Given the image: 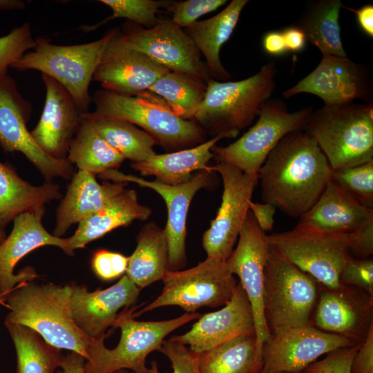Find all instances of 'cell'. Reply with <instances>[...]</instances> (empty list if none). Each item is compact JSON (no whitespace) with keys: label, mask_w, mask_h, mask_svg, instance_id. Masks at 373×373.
I'll return each instance as SVG.
<instances>
[{"label":"cell","mask_w":373,"mask_h":373,"mask_svg":"<svg viewBox=\"0 0 373 373\" xmlns=\"http://www.w3.org/2000/svg\"><path fill=\"white\" fill-rule=\"evenodd\" d=\"M300 93L314 95L325 106L345 104L356 99L370 103L373 99L372 79L365 65L347 57L322 54L317 67L282 95L290 98Z\"/></svg>","instance_id":"cell-15"},{"label":"cell","mask_w":373,"mask_h":373,"mask_svg":"<svg viewBox=\"0 0 373 373\" xmlns=\"http://www.w3.org/2000/svg\"><path fill=\"white\" fill-rule=\"evenodd\" d=\"M170 71L144 53L131 47L115 27L93 79L104 90L128 96H140Z\"/></svg>","instance_id":"cell-17"},{"label":"cell","mask_w":373,"mask_h":373,"mask_svg":"<svg viewBox=\"0 0 373 373\" xmlns=\"http://www.w3.org/2000/svg\"><path fill=\"white\" fill-rule=\"evenodd\" d=\"M264 50L274 56H280L287 52L282 31L271 30L267 32L262 38Z\"/></svg>","instance_id":"cell-50"},{"label":"cell","mask_w":373,"mask_h":373,"mask_svg":"<svg viewBox=\"0 0 373 373\" xmlns=\"http://www.w3.org/2000/svg\"><path fill=\"white\" fill-rule=\"evenodd\" d=\"M160 295L135 314L139 316L158 307H180L193 313L202 307H218L231 299L238 282L228 269L226 261L207 258L186 270H169L162 278Z\"/></svg>","instance_id":"cell-11"},{"label":"cell","mask_w":373,"mask_h":373,"mask_svg":"<svg viewBox=\"0 0 373 373\" xmlns=\"http://www.w3.org/2000/svg\"><path fill=\"white\" fill-rule=\"evenodd\" d=\"M294 373H308L307 372H305V370L304 371H302V372H294Z\"/></svg>","instance_id":"cell-57"},{"label":"cell","mask_w":373,"mask_h":373,"mask_svg":"<svg viewBox=\"0 0 373 373\" xmlns=\"http://www.w3.org/2000/svg\"><path fill=\"white\" fill-rule=\"evenodd\" d=\"M151 213L149 207L139 203L135 190L124 189L99 211L78 223L74 234L67 238V255L73 256L75 249L85 247L117 227L135 220L148 219Z\"/></svg>","instance_id":"cell-27"},{"label":"cell","mask_w":373,"mask_h":373,"mask_svg":"<svg viewBox=\"0 0 373 373\" xmlns=\"http://www.w3.org/2000/svg\"><path fill=\"white\" fill-rule=\"evenodd\" d=\"M61 197L59 186L45 182L35 186L22 179L8 163L0 162V231L19 215Z\"/></svg>","instance_id":"cell-30"},{"label":"cell","mask_w":373,"mask_h":373,"mask_svg":"<svg viewBox=\"0 0 373 373\" xmlns=\"http://www.w3.org/2000/svg\"><path fill=\"white\" fill-rule=\"evenodd\" d=\"M70 306L73 319L81 331L91 339L106 337L113 326L118 311L137 300L140 289L126 275L113 286L89 291L86 287L70 285Z\"/></svg>","instance_id":"cell-22"},{"label":"cell","mask_w":373,"mask_h":373,"mask_svg":"<svg viewBox=\"0 0 373 373\" xmlns=\"http://www.w3.org/2000/svg\"><path fill=\"white\" fill-rule=\"evenodd\" d=\"M115 29L97 40L77 45H56L38 37L35 47L11 68L19 71L35 70L52 77L67 90L81 112L87 113L92 102L89 86Z\"/></svg>","instance_id":"cell-7"},{"label":"cell","mask_w":373,"mask_h":373,"mask_svg":"<svg viewBox=\"0 0 373 373\" xmlns=\"http://www.w3.org/2000/svg\"><path fill=\"white\" fill-rule=\"evenodd\" d=\"M171 363L173 373H200L197 354L181 343L164 340L159 350ZM148 373H159L156 361L151 363Z\"/></svg>","instance_id":"cell-42"},{"label":"cell","mask_w":373,"mask_h":373,"mask_svg":"<svg viewBox=\"0 0 373 373\" xmlns=\"http://www.w3.org/2000/svg\"><path fill=\"white\" fill-rule=\"evenodd\" d=\"M360 345L332 351L323 359L310 364L305 371L308 373H351L352 361Z\"/></svg>","instance_id":"cell-45"},{"label":"cell","mask_w":373,"mask_h":373,"mask_svg":"<svg viewBox=\"0 0 373 373\" xmlns=\"http://www.w3.org/2000/svg\"><path fill=\"white\" fill-rule=\"evenodd\" d=\"M85 358L76 352H71L64 356L59 373H84Z\"/></svg>","instance_id":"cell-52"},{"label":"cell","mask_w":373,"mask_h":373,"mask_svg":"<svg viewBox=\"0 0 373 373\" xmlns=\"http://www.w3.org/2000/svg\"><path fill=\"white\" fill-rule=\"evenodd\" d=\"M32 113L30 103L19 92L8 74L0 76V146L6 153H21L40 172L46 182L56 178L71 179L73 164L44 153L34 141L26 124Z\"/></svg>","instance_id":"cell-12"},{"label":"cell","mask_w":373,"mask_h":373,"mask_svg":"<svg viewBox=\"0 0 373 373\" xmlns=\"http://www.w3.org/2000/svg\"><path fill=\"white\" fill-rule=\"evenodd\" d=\"M340 283L359 288L373 296V260L351 258L344 265Z\"/></svg>","instance_id":"cell-43"},{"label":"cell","mask_w":373,"mask_h":373,"mask_svg":"<svg viewBox=\"0 0 373 373\" xmlns=\"http://www.w3.org/2000/svg\"><path fill=\"white\" fill-rule=\"evenodd\" d=\"M17 353V373H54L64 355L61 349L46 343L32 329L5 323Z\"/></svg>","instance_id":"cell-36"},{"label":"cell","mask_w":373,"mask_h":373,"mask_svg":"<svg viewBox=\"0 0 373 373\" xmlns=\"http://www.w3.org/2000/svg\"><path fill=\"white\" fill-rule=\"evenodd\" d=\"M238 133H222L195 146L164 154H155L149 159L133 163L132 168L144 176H154L155 180L170 185L189 181L195 171H213L207 164L213 157L211 148L224 138H234ZM214 172V171H213Z\"/></svg>","instance_id":"cell-28"},{"label":"cell","mask_w":373,"mask_h":373,"mask_svg":"<svg viewBox=\"0 0 373 373\" xmlns=\"http://www.w3.org/2000/svg\"><path fill=\"white\" fill-rule=\"evenodd\" d=\"M372 219V209L361 204L330 180L298 223L324 232L347 233Z\"/></svg>","instance_id":"cell-26"},{"label":"cell","mask_w":373,"mask_h":373,"mask_svg":"<svg viewBox=\"0 0 373 373\" xmlns=\"http://www.w3.org/2000/svg\"><path fill=\"white\" fill-rule=\"evenodd\" d=\"M249 210L253 213L259 227L263 232L273 230L274 219V216L276 208L267 202L260 203L251 202Z\"/></svg>","instance_id":"cell-48"},{"label":"cell","mask_w":373,"mask_h":373,"mask_svg":"<svg viewBox=\"0 0 373 373\" xmlns=\"http://www.w3.org/2000/svg\"><path fill=\"white\" fill-rule=\"evenodd\" d=\"M83 115L93 121L100 135L122 157L133 163L144 162L156 154L155 140L144 131L128 122L93 118L85 113Z\"/></svg>","instance_id":"cell-37"},{"label":"cell","mask_w":373,"mask_h":373,"mask_svg":"<svg viewBox=\"0 0 373 373\" xmlns=\"http://www.w3.org/2000/svg\"><path fill=\"white\" fill-rule=\"evenodd\" d=\"M126 184L127 182L106 181L99 184L92 173L84 171L75 173L57 207L52 234L61 238L73 224L99 211L121 193Z\"/></svg>","instance_id":"cell-25"},{"label":"cell","mask_w":373,"mask_h":373,"mask_svg":"<svg viewBox=\"0 0 373 373\" xmlns=\"http://www.w3.org/2000/svg\"><path fill=\"white\" fill-rule=\"evenodd\" d=\"M212 171H200L184 183L170 185L157 180L149 181L117 169H111L99 175L101 178L114 182H131L149 188L165 201L167 208V222L164 228L169 247V270L177 271L186 262L185 240L186 218L189 204L195 194L201 189L209 186L212 182Z\"/></svg>","instance_id":"cell-20"},{"label":"cell","mask_w":373,"mask_h":373,"mask_svg":"<svg viewBox=\"0 0 373 373\" xmlns=\"http://www.w3.org/2000/svg\"><path fill=\"white\" fill-rule=\"evenodd\" d=\"M196 354L200 373H260L263 367L255 333L238 336Z\"/></svg>","instance_id":"cell-32"},{"label":"cell","mask_w":373,"mask_h":373,"mask_svg":"<svg viewBox=\"0 0 373 373\" xmlns=\"http://www.w3.org/2000/svg\"><path fill=\"white\" fill-rule=\"evenodd\" d=\"M332 169L316 142L301 131L285 135L258 172L262 200L287 216L301 217L331 180Z\"/></svg>","instance_id":"cell-1"},{"label":"cell","mask_w":373,"mask_h":373,"mask_svg":"<svg viewBox=\"0 0 373 373\" xmlns=\"http://www.w3.org/2000/svg\"><path fill=\"white\" fill-rule=\"evenodd\" d=\"M133 311L124 309L118 314L113 326L121 329V338L114 349L105 347L106 337L92 340L84 373H112L119 370L148 373L147 356L159 350L164 338L173 331L201 316L193 312L171 320L137 321L133 318Z\"/></svg>","instance_id":"cell-8"},{"label":"cell","mask_w":373,"mask_h":373,"mask_svg":"<svg viewBox=\"0 0 373 373\" xmlns=\"http://www.w3.org/2000/svg\"><path fill=\"white\" fill-rule=\"evenodd\" d=\"M67 160L79 171L95 175L117 169L124 158L97 132L93 121L82 113L79 126L71 141Z\"/></svg>","instance_id":"cell-34"},{"label":"cell","mask_w":373,"mask_h":373,"mask_svg":"<svg viewBox=\"0 0 373 373\" xmlns=\"http://www.w3.org/2000/svg\"><path fill=\"white\" fill-rule=\"evenodd\" d=\"M260 373H265V372H263L261 370V372H260Z\"/></svg>","instance_id":"cell-58"},{"label":"cell","mask_w":373,"mask_h":373,"mask_svg":"<svg viewBox=\"0 0 373 373\" xmlns=\"http://www.w3.org/2000/svg\"><path fill=\"white\" fill-rule=\"evenodd\" d=\"M26 2L21 0H0V10H23Z\"/></svg>","instance_id":"cell-53"},{"label":"cell","mask_w":373,"mask_h":373,"mask_svg":"<svg viewBox=\"0 0 373 373\" xmlns=\"http://www.w3.org/2000/svg\"><path fill=\"white\" fill-rule=\"evenodd\" d=\"M35 46L30 23H25L0 37V76Z\"/></svg>","instance_id":"cell-40"},{"label":"cell","mask_w":373,"mask_h":373,"mask_svg":"<svg viewBox=\"0 0 373 373\" xmlns=\"http://www.w3.org/2000/svg\"><path fill=\"white\" fill-rule=\"evenodd\" d=\"M314 108L289 111L280 99H269L261 106L256 122L240 138L225 146L211 148L217 163H225L245 173L258 172L270 152L287 134L303 131Z\"/></svg>","instance_id":"cell-9"},{"label":"cell","mask_w":373,"mask_h":373,"mask_svg":"<svg viewBox=\"0 0 373 373\" xmlns=\"http://www.w3.org/2000/svg\"><path fill=\"white\" fill-rule=\"evenodd\" d=\"M128 257L106 249L95 251L91 267L96 276L104 281L114 280L124 274L128 267Z\"/></svg>","instance_id":"cell-44"},{"label":"cell","mask_w":373,"mask_h":373,"mask_svg":"<svg viewBox=\"0 0 373 373\" xmlns=\"http://www.w3.org/2000/svg\"><path fill=\"white\" fill-rule=\"evenodd\" d=\"M46 89L42 113L30 134L37 146L55 159L66 158L82 120V112L67 90L52 77L41 75Z\"/></svg>","instance_id":"cell-23"},{"label":"cell","mask_w":373,"mask_h":373,"mask_svg":"<svg viewBox=\"0 0 373 373\" xmlns=\"http://www.w3.org/2000/svg\"><path fill=\"white\" fill-rule=\"evenodd\" d=\"M340 0H319L312 3L294 26L304 33L307 41L322 54L347 57L341 37Z\"/></svg>","instance_id":"cell-35"},{"label":"cell","mask_w":373,"mask_h":373,"mask_svg":"<svg viewBox=\"0 0 373 373\" xmlns=\"http://www.w3.org/2000/svg\"><path fill=\"white\" fill-rule=\"evenodd\" d=\"M172 1L166 0H99L109 7L113 15L101 21L102 25L116 19H126L145 28L154 27L159 21L157 14L161 8H166Z\"/></svg>","instance_id":"cell-39"},{"label":"cell","mask_w":373,"mask_h":373,"mask_svg":"<svg viewBox=\"0 0 373 373\" xmlns=\"http://www.w3.org/2000/svg\"><path fill=\"white\" fill-rule=\"evenodd\" d=\"M227 2V0L172 1L166 10L171 14V20L184 29L200 17L217 10Z\"/></svg>","instance_id":"cell-41"},{"label":"cell","mask_w":373,"mask_h":373,"mask_svg":"<svg viewBox=\"0 0 373 373\" xmlns=\"http://www.w3.org/2000/svg\"><path fill=\"white\" fill-rule=\"evenodd\" d=\"M112 373H129V372L127 370H119L115 371Z\"/></svg>","instance_id":"cell-55"},{"label":"cell","mask_w":373,"mask_h":373,"mask_svg":"<svg viewBox=\"0 0 373 373\" xmlns=\"http://www.w3.org/2000/svg\"><path fill=\"white\" fill-rule=\"evenodd\" d=\"M345 8L354 12L357 21L362 30L371 38L373 37V6L367 4L358 9L343 6Z\"/></svg>","instance_id":"cell-51"},{"label":"cell","mask_w":373,"mask_h":373,"mask_svg":"<svg viewBox=\"0 0 373 373\" xmlns=\"http://www.w3.org/2000/svg\"><path fill=\"white\" fill-rule=\"evenodd\" d=\"M304 132L318 144L333 170L373 160V103L323 106Z\"/></svg>","instance_id":"cell-3"},{"label":"cell","mask_w":373,"mask_h":373,"mask_svg":"<svg viewBox=\"0 0 373 373\" xmlns=\"http://www.w3.org/2000/svg\"><path fill=\"white\" fill-rule=\"evenodd\" d=\"M169 271V247L164 229L153 222L144 225L137 246L128 257L126 276L140 289L162 280Z\"/></svg>","instance_id":"cell-31"},{"label":"cell","mask_w":373,"mask_h":373,"mask_svg":"<svg viewBox=\"0 0 373 373\" xmlns=\"http://www.w3.org/2000/svg\"><path fill=\"white\" fill-rule=\"evenodd\" d=\"M287 52H298L305 47L306 37L303 31L292 26L282 31Z\"/></svg>","instance_id":"cell-49"},{"label":"cell","mask_w":373,"mask_h":373,"mask_svg":"<svg viewBox=\"0 0 373 373\" xmlns=\"http://www.w3.org/2000/svg\"><path fill=\"white\" fill-rule=\"evenodd\" d=\"M238 245L226 260L229 271L240 278L251 306L256 346L262 357L263 345L271 336L263 311L264 267L268 244L266 234L259 227L249 210L240 229Z\"/></svg>","instance_id":"cell-16"},{"label":"cell","mask_w":373,"mask_h":373,"mask_svg":"<svg viewBox=\"0 0 373 373\" xmlns=\"http://www.w3.org/2000/svg\"><path fill=\"white\" fill-rule=\"evenodd\" d=\"M207 83L188 74L169 71L140 96L154 98L182 119L192 120L204 101Z\"/></svg>","instance_id":"cell-33"},{"label":"cell","mask_w":373,"mask_h":373,"mask_svg":"<svg viewBox=\"0 0 373 373\" xmlns=\"http://www.w3.org/2000/svg\"><path fill=\"white\" fill-rule=\"evenodd\" d=\"M351 373H373V325L352 359Z\"/></svg>","instance_id":"cell-47"},{"label":"cell","mask_w":373,"mask_h":373,"mask_svg":"<svg viewBox=\"0 0 373 373\" xmlns=\"http://www.w3.org/2000/svg\"><path fill=\"white\" fill-rule=\"evenodd\" d=\"M312 325L361 345L373 325V296L354 286L320 285Z\"/></svg>","instance_id":"cell-18"},{"label":"cell","mask_w":373,"mask_h":373,"mask_svg":"<svg viewBox=\"0 0 373 373\" xmlns=\"http://www.w3.org/2000/svg\"><path fill=\"white\" fill-rule=\"evenodd\" d=\"M0 303L5 304V300L0 293Z\"/></svg>","instance_id":"cell-56"},{"label":"cell","mask_w":373,"mask_h":373,"mask_svg":"<svg viewBox=\"0 0 373 373\" xmlns=\"http://www.w3.org/2000/svg\"><path fill=\"white\" fill-rule=\"evenodd\" d=\"M318 284L268 245L264 267L263 311L271 335L312 325Z\"/></svg>","instance_id":"cell-6"},{"label":"cell","mask_w":373,"mask_h":373,"mask_svg":"<svg viewBox=\"0 0 373 373\" xmlns=\"http://www.w3.org/2000/svg\"><path fill=\"white\" fill-rule=\"evenodd\" d=\"M70 285H18L5 298L10 309L5 323L26 326L48 344L88 358L91 338L75 323L70 311Z\"/></svg>","instance_id":"cell-2"},{"label":"cell","mask_w":373,"mask_h":373,"mask_svg":"<svg viewBox=\"0 0 373 373\" xmlns=\"http://www.w3.org/2000/svg\"><path fill=\"white\" fill-rule=\"evenodd\" d=\"M276 64H265L258 73L236 82L210 79L194 120L213 137L238 133L249 126L276 87Z\"/></svg>","instance_id":"cell-4"},{"label":"cell","mask_w":373,"mask_h":373,"mask_svg":"<svg viewBox=\"0 0 373 373\" xmlns=\"http://www.w3.org/2000/svg\"><path fill=\"white\" fill-rule=\"evenodd\" d=\"M354 345L338 334L309 325L285 329L271 335L262 349L265 373H294L304 371L324 354Z\"/></svg>","instance_id":"cell-19"},{"label":"cell","mask_w":373,"mask_h":373,"mask_svg":"<svg viewBox=\"0 0 373 373\" xmlns=\"http://www.w3.org/2000/svg\"><path fill=\"white\" fill-rule=\"evenodd\" d=\"M93 118L128 122L149 133L167 151L195 146L206 139V133L194 120L182 119L165 105L148 96H128L106 90L95 92L91 97Z\"/></svg>","instance_id":"cell-5"},{"label":"cell","mask_w":373,"mask_h":373,"mask_svg":"<svg viewBox=\"0 0 373 373\" xmlns=\"http://www.w3.org/2000/svg\"><path fill=\"white\" fill-rule=\"evenodd\" d=\"M6 235L5 231H0V245L3 242V241L6 239Z\"/></svg>","instance_id":"cell-54"},{"label":"cell","mask_w":373,"mask_h":373,"mask_svg":"<svg viewBox=\"0 0 373 373\" xmlns=\"http://www.w3.org/2000/svg\"><path fill=\"white\" fill-rule=\"evenodd\" d=\"M268 245L321 285L336 288L345 263L352 258L349 233L324 232L298 223L289 231L266 235Z\"/></svg>","instance_id":"cell-10"},{"label":"cell","mask_w":373,"mask_h":373,"mask_svg":"<svg viewBox=\"0 0 373 373\" xmlns=\"http://www.w3.org/2000/svg\"><path fill=\"white\" fill-rule=\"evenodd\" d=\"M248 2V0H233L216 15L197 21L184 28L204 56L209 75L213 79L225 82L231 78L221 62L220 49L231 36L240 13Z\"/></svg>","instance_id":"cell-29"},{"label":"cell","mask_w":373,"mask_h":373,"mask_svg":"<svg viewBox=\"0 0 373 373\" xmlns=\"http://www.w3.org/2000/svg\"><path fill=\"white\" fill-rule=\"evenodd\" d=\"M212 169L222 177L223 192L216 216L203 234L202 245L208 258L226 261L249 211L258 175L222 162Z\"/></svg>","instance_id":"cell-13"},{"label":"cell","mask_w":373,"mask_h":373,"mask_svg":"<svg viewBox=\"0 0 373 373\" xmlns=\"http://www.w3.org/2000/svg\"><path fill=\"white\" fill-rule=\"evenodd\" d=\"M331 181L361 204L373 209V160L333 170Z\"/></svg>","instance_id":"cell-38"},{"label":"cell","mask_w":373,"mask_h":373,"mask_svg":"<svg viewBox=\"0 0 373 373\" xmlns=\"http://www.w3.org/2000/svg\"><path fill=\"white\" fill-rule=\"evenodd\" d=\"M255 333L253 312L240 283L230 301L222 309L198 318L190 330L170 341L188 345L200 354L240 335Z\"/></svg>","instance_id":"cell-24"},{"label":"cell","mask_w":373,"mask_h":373,"mask_svg":"<svg viewBox=\"0 0 373 373\" xmlns=\"http://www.w3.org/2000/svg\"><path fill=\"white\" fill-rule=\"evenodd\" d=\"M44 213L45 206L17 216L10 233L0 245V293L4 300L18 285L37 277L36 271L29 267L14 274L17 262L28 253L50 245L67 254V238L56 237L47 231L42 224Z\"/></svg>","instance_id":"cell-21"},{"label":"cell","mask_w":373,"mask_h":373,"mask_svg":"<svg viewBox=\"0 0 373 373\" xmlns=\"http://www.w3.org/2000/svg\"><path fill=\"white\" fill-rule=\"evenodd\" d=\"M122 34L131 47L170 71L188 74L207 83L211 79L189 35L170 19H160L151 28L132 23L122 30Z\"/></svg>","instance_id":"cell-14"},{"label":"cell","mask_w":373,"mask_h":373,"mask_svg":"<svg viewBox=\"0 0 373 373\" xmlns=\"http://www.w3.org/2000/svg\"><path fill=\"white\" fill-rule=\"evenodd\" d=\"M351 254L362 258H370L373 254V219L349 233Z\"/></svg>","instance_id":"cell-46"}]
</instances>
